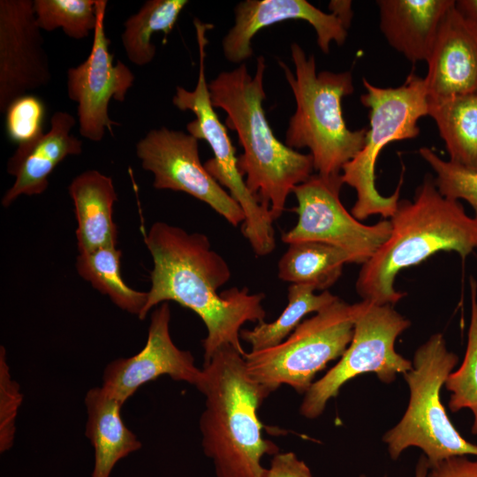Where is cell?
I'll list each match as a JSON object with an SVG mask.
<instances>
[{
  "label": "cell",
  "instance_id": "6da1fadb",
  "mask_svg": "<svg viewBox=\"0 0 477 477\" xmlns=\"http://www.w3.org/2000/svg\"><path fill=\"white\" fill-rule=\"evenodd\" d=\"M153 261L151 286L139 319L163 302L175 301L193 311L204 322L207 337L201 341L204 364L218 349L231 345L242 355V326L263 322L266 311L263 293H249L246 287L218 289L231 277L225 260L211 247L208 238L189 233L164 222H155L144 237Z\"/></svg>",
  "mask_w": 477,
  "mask_h": 477
},
{
  "label": "cell",
  "instance_id": "7a4b0ae2",
  "mask_svg": "<svg viewBox=\"0 0 477 477\" xmlns=\"http://www.w3.org/2000/svg\"><path fill=\"white\" fill-rule=\"evenodd\" d=\"M266 62L257 58L252 76L245 63L220 72L208 83L212 104L226 112V125L238 134L243 153L239 171L249 191L275 220L282 215L290 193L313 175L311 154H302L274 134L262 106Z\"/></svg>",
  "mask_w": 477,
  "mask_h": 477
},
{
  "label": "cell",
  "instance_id": "3957f363",
  "mask_svg": "<svg viewBox=\"0 0 477 477\" xmlns=\"http://www.w3.org/2000/svg\"><path fill=\"white\" fill-rule=\"evenodd\" d=\"M390 223L389 238L359 272L356 291L362 300L393 306L405 295L394 287L401 269L441 251L465 259L477 249V219L459 201L442 195L432 175L425 176L413 201L399 200Z\"/></svg>",
  "mask_w": 477,
  "mask_h": 477
},
{
  "label": "cell",
  "instance_id": "277c9868",
  "mask_svg": "<svg viewBox=\"0 0 477 477\" xmlns=\"http://www.w3.org/2000/svg\"><path fill=\"white\" fill-rule=\"evenodd\" d=\"M202 370L201 445L216 477H263L262 457L279 452L263 438L258 417L269 393L249 375L243 355L231 345L218 349Z\"/></svg>",
  "mask_w": 477,
  "mask_h": 477
},
{
  "label": "cell",
  "instance_id": "5b68a950",
  "mask_svg": "<svg viewBox=\"0 0 477 477\" xmlns=\"http://www.w3.org/2000/svg\"><path fill=\"white\" fill-rule=\"evenodd\" d=\"M294 73L278 61L293 93L296 110L289 120L284 144L292 149L307 148L318 174H341L365 144V128L352 131L342 113V99L354 92L351 72H317L313 55L298 43L291 45Z\"/></svg>",
  "mask_w": 477,
  "mask_h": 477
},
{
  "label": "cell",
  "instance_id": "8992f818",
  "mask_svg": "<svg viewBox=\"0 0 477 477\" xmlns=\"http://www.w3.org/2000/svg\"><path fill=\"white\" fill-rule=\"evenodd\" d=\"M362 80L366 93L361 95L360 102L369 109L370 128L362 149L341 171L344 184L356 191L352 215L359 221L372 215L388 218L395 213L403 179L393 194L381 195L375 186V162L390 142L416 138L420 134L418 121L428 115L424 78L412 72L398 87H379L365 78Z\"/></svg>",
  "mask_w": 477,
  "mask_h": 477
},
{
  "label": "cell",
  "instance_id": "52a82bcc",
  "mask_svg": "<svg viewBox=\"0 0 477 477\" xmlns=\"http://www.w3.org/2000/svg\"><path fill=\"white\" fill-rule=\"evenodd\" d=\"M413 367L404 376L409 387L407 408L382 441L393 460L409 447L420 448L429 467L458 455L477 457V445L455 428L440 398L442 386L458 363L442 334L431 336L415 352Z\"/></svg>",
  "mask_w": 477,
  "mask_h": 477
},
{
  "label": "cell",
  "instance_id": "ba28073f",
  "mask_svg": "<svg viewBox=\"0 0 477 477\" xmlns=\"http://www.w3.org/2000/svg\"><path fill=\"white\" fill-rule=\"evenodd\" d=\"M360 302L339 298L302 322L279 344L243 358L249 375L270 394L287 384L305 394L315 375L341 358L350 344Z\"/></svg>",
  "mask_w": 477,
  "mask_h": 477
},
{
  "label": "cell",
  "instance_id": "9c48e42d",
  "mask_svg": "<svg viewBox=\"0 0 477 477\" xmlns=\"http://www.w3.org/2000/svg\"><path fill=\"white\" fill-rule=\"evenodd\" d=\"M193 25L199 49L197 84L192 91L177 87L172 103L178 110H190L195 115L196 118L186 125L187 132L198 140H205L210 147L214 156L207 160L204 166L241 207L245 214L242 234L256 255L265 256L276 247L274 219L247 188L238 166L235 148L211 102L205 75V49L208 44L206 32L213 26L199 19H193Z\"/></svg>",
  "mask_w": 477,
  "mask_h": 477
},
{
  "label": "cell",
  "instance_id": "30bf717a",
  "mask_svg": "<svg viewBox=\"0 0 477 477\" xmlns=\"http://www.w3.org/2000/svg\"><path fill=\"white\" fill-rule=\"evenodd\" d=\"M409 326V320L392 305L360 301L350 344L336 366L305 393L299 407L301 415L307 419L319 417L328 401L358 375L374 373L380 381L390 383L398 375L411 370L412 361L395 350L397 337Z\"/></svg>",
  "mask_w": 477,
  "mask_h": 477
},
{
  "label": "cell",
  "instance_id": "8fae6325",
  "mask_svg": "<svg viewBox=\"0 0 477 477\" xmlns=\"http://www.w3.org/2000/svg\"><path fill=\"white\" fill-rule=\"evenodd\" d=\"M344 185L341 174H313L292 190L298 206L296 225L283 233L285 244L316 241L344 251L350 263L364 264L389 238L390 221L382 220L372 225L360 223L349 213L340 200Z\"/></svg>",
  "mask_w": 477,
  "mask_h": 477
},
{
  "label": "cell",
  "instance_id": "7c38bea8",
  "mask_svg": "<svg viewBox=\"0 0 477 477\" xmlns=\"http://www.w3.org/2000/svg\"><path fill=\"white\" fill-rule=\"evenodd\" d=\"M136 155L142 169L154 175V188L186 193L231 225L243 223L241 207L206 170L200 159L198 140L188 132L152 129L137 142Z\"/></svg>",
  "mask_w": 477,
  "mask_h": 477
},
{
  "label": "cell",
  "instance_id": "4fadbf2b",
  "mask_svg": "<svg viewBox=\"0 0 477 477\" xmlns=\"http://www.w3.org/2000/svg\"><path fill=\"white\" fill-rule=\"evenodd\" d=\"M107 1L98 0V19L94 30L92 47L84 62L67 70L68 97L78 104L79 132L91 141H101L106 131L112 133L119 124L110 117L111 99L123 102L133 86L134 75L129 67L117 60L110 50L104 17Z\"/></svg>",
  "mask_w": 477,
  "mask_h": 477
},
{
  "label": "cell",
  "instance_id": "5bb4252c",
  "mask_svg": "<svg viewBox=\"0 0 477 477\" xmlns=\"http://www.w3.org/2000/svg\"><path fill=\"white\" fill-rule=\"evenodd\" d=\"M170 322V304L163 302L151 314L144 347L132 357L112 360L105 367L102 387L121 405L140 386L162 375L188 382L198 390L202 385L203 370L195 366L190 352L174 344Z\"/></svg>",
  "mask_w": 477,
  "mask_h": 477
},
{
  "label": "cell",
  "instance_id": "9a60e30c",
  "mask_svg": "<svg viewBox=\"0 0 477 477\" xmlns=\"http://www.w3.org/2000/svg\"><path fill=\"white\" fill-rule=\"evenodd\" d=\"M51 80L31 0L0 1V111Z\"/></svg>",
  "mask_w": 477,
  "mask_h": 477
},
{
  "label": "cell",
  "instance_id": "2e32d148",
  "mask_svg": "<svg viewBox=\"0 0 477 477\" xmlns=\"http://www.w3.org/2000/svg\"><path fill=\"white\" fill-rule=\"evenodd\" d=\"M234 13V25L222 41L223 56L233 64H243L252 57V40L260 30L284 20L308 22L324 54L329 52L332 42L341 46L347 38L348 29L335 14L306 0H246L236 5Z\"/></svg>",
  "mask_w": 477,
  "mask_h": 477
},
{
  "label": "cell",
  "instance_id": "e0dca14e",
  "mask_svg": "<svg viewBox=\"0 0 477 477\" xmlns=\"http://www.w3.org/2000/svg\"><path fill=\"white\" fill-rule=\"evenodd\" d=\"M427 63L428 99L477 94V26L455 4L440 23Z\"/></svg>",
  "mask_w": 477,
  "mask_h": 477
},
{
  "label": "cell",
  "instance_id": "ac0fdd59",
  "mask_svg": "<svg viewBox=\"0 0 477 477\" xmlns=\"http://www.w3.org/2000/svg\"><path fill=\"white\" fill-rule=\"evenodd\" d=\"M74 117L66 111H56L50 128L34 140L18 145L7 163V172L15 178L13 185L3 195L4 207L11 206L19 196L40 195L49 186V177L67 156L82 153V141L71 134Z\"/></svg>",
  "mask_w": 477,
  "mask_h": 477
},
{
  "label": "cell",
  "instance_id": "d6986e66",
  "mask_svg": "<svg viewBox=\"0 0 477 477\" xmlns=\"http://www.w3.org/2000/svg\"><path fill=\"white\" fill-rule=\"evenodd\" d=\"M453 0H377L380 29L408 61L428 60L440 23Z\"/></svg>",
  "mask_w": 477,
  "mask_h": 477
},
{
  "label": "cell",
  "instance_id": "ffe728a7",
  "mask_svg": "<svg viewBox=\"0 0 477 477\" xmlns=\"http://www.w3.org/2000/svg\"><path fill=\"white\" fill-rule=\"evenodd\" d=\"M77 220L79 253L117 246V227L113 207L117 193L112 178L96 170L76 176L68 186Z\"/></svg>",
  "mask_w": 477,
  "mask_h": 477
},
{
  "label": "cell",
  "instance_id": "44dd1931",
  "mask_svg": "<svg viewBox=\"0 0 477 477\" xmlns=\"http://www.w3.org/2000/svg\"><path fill=\"white\" fill-rule=\"evenodd\" d=\"M86 436L95 451L92 477H110L116 464L140 449L141 443L122 420L121 405L102 387L90 389L85 398Z\"/></svg>",
  "mask_w": 477,
  "mask_h": 477
},
{
  "label": "cell",
  "instance_id": "7402d4cb",
  "mask_svg": "<svg viewBox=\"0 0 477 477\" xmlns=\"http://www.w3.org/2000/svg\"><path fill=\"white\" fill-rule=\"evenodd\" d=\"M450 162L477 169V94L428 99Z\"/></svg>",
  "mask_w": 477,
  "mask_h": 477
},
{
  "label": "cell",
  "instance_id": "603a6c76",
  "mask_svg": "<svg viewBox=\"0 0 477 477\" xmlns=\"http://www.w3.org/2000/svg\"><path fill=\"white\" fill-rule=\"evenodd\" d=\"M349 256L341 249L316 241L288 244L278 261V277L292 284L327 291L342 275Z\"/></svg>",
  "mask_w": 477,
  "mask_h": 477
},
{
  "label": "cell",
  "instance_id": "cb8c5ba5",
  "mask_svg": "<svg viewBox=\"0 0 477 477\" xmlns=\"http://www.w3.org/2000/svg\"><path fill=\"white\" fill-rule=\"evenodd\" d=\"M122 252L117 246H105L79 253L75 266L78 274L120 309L140 317L148 292L126 284L121 275Z\"/></svg>",
  "mask_w": 477,
  "mask_h": 477
},
{
  "label": "cell",
  "instance_id": "d4e9b609",
  "mask_svg": "<svg viewBox=\"0 0 477 477\" xmlns=\"http://www.w3.org/2000/svg\"><path fill=\"white\" fill-rule=\"evenodd\" d=\"M188 4L187 0L146 1L124 24L121 42L127 58L139 66L152 62L156 52L153 35L159 32L165 36L170 34Z\"/></svg>",
  "mask_w": 477,
  "mask_h": 477
},
{
  "label": "cell",
  "instance_id": "484cf974",
  "mask_svg": "<svg viewBox=\"0 0 477 477\" xmlns=\"http://www.w3.org/2000/svg\"><path fill=\"white\" fill-rule=\"evenodd\" d=\"M310 286L291 284L288 303L282 314L272 322H260L254 329H242L240 338L248 343L251 351H261L276 346L285 340L311 313H317L336 301L338 297L329 291L314 294Z\"/></svg>",
  "mask_w": 477,
  "mask_h": 477
},
{
  "label": "cell",
  "instance_id": "4316f807",
  "mask_svg": "<svg viewBox=\"0 0 477 477\" xmlns=\"http://www.w3.org/2000/svg\"><path fill=\"white\" fill-rule=\"evenodd\" d=\"M471 318L467 344L460 367L447 377L444 386L450 392L449 408L456 413L471 411L472 433L477 435V284L470 280Z\"/></svg>",
  "mask_w": 477,
  "mask_h": 477
},
{
  "label": "cell",
  "instance_id": "83f0119b",
  "mask_svg": "<svg viewBox=\"0 0 477 477\" xmlns=\"http://www.w3.org/2000/svg\"><path fill=\"white\" fill-rule=\"evenodd\" d=\"M33 4L42 30L62 28L68 37L82 40L96 26L98 0H34Z\"/></svg>",
  "mask_w": 477,
  "mask_h": 477
},
{
  "label": "cell",
  "instance_id": "f1b7e54d",
  "mask_svg": "<svg viewBox=\"0 0 477 477\" xmlns=\"http://www.w3.org/2000/svg\"><path fill=\"white\" fill-rule=\"evenodd\" d=\"M419 154L435 171V184L449 199L464 200L473 208L477 219V169L443 160L431 148L423 147Z\"/></svg>",
  "mask_w": 477,
  "mask_h": 477
},
{
  "label": "cell",
  "instance_id": "f546056e",
  "mask_svg": "<svg viewBox=\"0 0 477 477\" xmlns=\"http://www.w3.org/2000/svg\"><path fill=\"white\" fill-rule=\"evenodd\" d=\"M45 112L43 102L34 95H24L15 99L4 112L9 139L20 145L37 138L44 132Z\"/></svg>",
  "mask_w": 477,
  "mask_h": 477
},
{
  "label": "cell",
  "instance_id": "4dcf8cb0",
  "mask_svg": "<svg viewBox=\"0 0 477 477\" xmlns=\"http://www.w3.org/2000/svg\"><path fill=\"white\" fill-rule=\"evenodd\" d=\"M19 383L12 379L7 363L5 348L0 347V451L5 452L13 444L16 418L22 403Z\"/></svg>",
  "mask_w": 477,
  "mask_h": 477
},
{
  "label": "cell",
  "instance_id": "1f68e13d",
  "mask_svg": "<svg viewBox=\"0 0 477 477\" xmlns=\"http://www.w3.org/2000/svg\"><path fill=\"white\" fill-rule=\"evenodd\" d=\"M263 477H314L307 464L293 452H278Z\"/></svg>",
  "mask_w": 477,
  "mask_h": 477
},
{
  "label": "cell",
  "instance_id": "d6a6232c",
  "mask_svg": "<svg viewBox=\"0 0 477 477\" xmlns=\"http://www.w3.org/2000/svg\"><path fill=\"white\" fill-rule=\"evenodd\" d=\"M468 455L447 458L430 466L427 477H477V457L471 459Z\"/></svg>",
  "mask_w": 477,
  "mask_h": 477
},
{
  "label": "cell",
  "instance_id": "836d02e7",
  "mask_svg": "<svg viewBox=\"0 0 477 477\" xmlns=\"http://www.w3.org/2000/svg\"><path fill=\"white\" fill-rule=\"evenodd\" d=\"M329 9L335 14L348 29L352 19V9L351 1H330Z\"/></svg>",
  "mask_w": 477,
  "mask_h": 477
},
{
  "label": "cell",
  "instance_id": "e575fe53",
  "mask_svg": "<svg viewBox=\"0 0 477 477\" xmlns=\"http://www.w3.org/2000/svg\"><path fill=\"white\" fill-rule=\"evenodd\" d=\"M455 7L466 19L477 26V0L455 1Z\"/></svg>",
  "mask_w": 477,
  "mask_h": 477
},
{
  "label": "cell",
  "instance_id": "d590c367",
  "mask_svg": "<svg viewBox=\"0 0 477 477\" xmlns=\"http://www.w3.org/2000/svg\"><path fill=\"white\" fill-rule=\"evenodd\" d=\"M429 469V464L425 455L421 456L418 460L415 467V477H427ZM360 477H367L362 474Z\"/></svg>",
  "mask_w": 477,
  "mask_h": 477
}]
</instances>
